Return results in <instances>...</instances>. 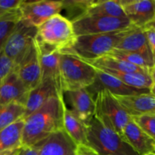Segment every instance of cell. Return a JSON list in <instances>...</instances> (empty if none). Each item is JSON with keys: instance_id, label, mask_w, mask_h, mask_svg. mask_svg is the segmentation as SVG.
Segmentation results:
<instances>
[{"instance_id": "37", "label": "cell", "mask_w": 155, "mask_h": 155, "mask_svg": "<svg viewBox=\"0 0 155 155\" xmlns=\"http://www.w3.org/2000/svg\"><path fill=\"white\" fill-rule=\"evenodd\" d=\"M20 148H17V149L14 150H10V151H5V152H2L0 154V155H18V153H19Z\"/></svg>"}, {"instance_id": "24", "label": "cell", "mask_w": 155, "mask_h": 155, "mask_svg": "<svg viewBox=\"0 0 155 155\" xmlns=\"http://www.w3.org/2000/svg\"><path fill=\"white\" fill-rule=\"evenodd\" d=\"M104 73L116 77L120 81L123 82L127 86L139 89L149 90L153 85L152 80L149 74L144 73H124L119 71L100 70Z\"/></svg>"}, {"instance_id": "8", "label": "cell", "mask_w": 155, "mask_h": 155, "mask_svg": "<svg viewBox=\"0 0 155 155\" xmlns=\"http://www.w3.org/2000/svg\"><path fill=\"white\" fill-rule=\"evenodd\" d=\"M37 28L28 27L19 21L8 39L2 51L13 63L15 68L23 60L33 46Z\"/></svg>"}, {"instance_id": "39", "label": "cell", "mask_w": 155, "mask_h": 155, "mask_svg": "<svg viewBox=\"0 0 155 155\" xmlns=\"http://www.w3.org/2000/svg\"><path fill=\"white\" fill-rule=\"evenodd\" d=\"M149 92L153 96L155 97V85H152V86H151V87L149 89Z\"/></svg>"}, {"instance_id": "23", "label": "cell", "mask_w": 155, "mask_h": 155, "mask_svg": "<svg viewBox=\"0 0 155 155\" xmlns=\"http://www.w3.org/2000/svg\"><path fill=\"white\" fill-rule=\"evenodd\" d=\"M88 63L98 70H108V71L124 73H144V74L150 73L149 69L140 68L139 66H136L108 55L103 56L96 60L89 61Z\"/></svg>"}, {"instance_id": "15", "label": "cell", "mask_w": 155, "mask_h": 155, "mask_svg": "<svg viewBox=\"0 0 155 155\" xmlns=\"http://www.w3.org/2000/svg\"><path fill=\"white\" fill-rule=\"evenodd\" d=\"M29 92L14 69L0 83V105L16 102L25 106Z\"/></svg>"}, {"instance_id": "10", "label": "cell", "mask_w": 155, "mask_h": 155, "mask_svg": "<svg viewBox=\"0 0 155 155\" xmlns=\"http://www.w3.org/2000/svg\"><path fill=\"white\" fill-rule=\"evenodd\" d=\"M63 100L67 108L83 124H87L95 115V98L87 89L64 92Z\"/></svg>"}, {"instance_id": "18", "label": "cell", "mask_w": 155, "mask_h": 155, "mask_svg": "<svg viewBox=\"0 0 155 155\" xmlns=\"http://www.w3.org/2000/svg\"><path fill=\"white\" fill-rule=\"evenodd\" d=\"M114 96L131 117L155 114V97L150 92L129 96Z\"/></svg>"}, {"instance_id": "36", "label": "cell", "mask_w": 155, "mask_h": 155, "mask_svg": "<svg viewBox=\"0 0 155 155\" xmlns=\"http://www.w3.org/2000/svg\"><path fill=\"white\" fill-rule=\"evenodd\" d=\"M142 29L144 30H151V31L155 32V18L153 21H151L149 24H147L145 27H143Z\"/></svg>"}, {"instance_id": "14", "label": "cell", "mask_w": 155, "mask_h": 155, "mask_svg": "<svg viewBox=\"0 0 155 155\" xmlns=\"http://www.w3.org/2000/svg\"><path fill=\"white\" fill-rule=\"evenodd\" d=\"M34 147L39 155H76L77 145L61 130L50 135Z\"/></svg>"}, {"instance_id": "26", "label": "cell", "mask_w": 155, "mask_h": 155, "mask_svg": "<svg viewBox=\"0 0 155 155\" xmlns=\"http://www.w3.org/2000/svg\"><path fill=\"white\" fill-rule=\"evenodd\" d=\"M25 114V106L16 102L0 105V131L19 120Z\"/></svg>"}, {"instance_id": "12", "label": "cell", "mask_w": 155, "mask_h": 155, "mask_svg": "<svg viewBox=\"0 0 155 155\" xmlns=\"http://www.w3.org/2000/svg\"><path fill=\"white\" fill-rule=\"evenodd\" d=\"M96 69V68H95ZM96 78L92 86L86 88L87 90L94 96L102 90L108 91L116 96H129L149 92V90L139 89L127 86L118 79L110 74L96 69Z\"/></svg>"}, {"instance_id": "38", "label": "cell", "mask_w": 155, "mask_h": 155, "mask_svg": "<svg viewBox=\"0 0 155 155\" xmlns=\"http://www.w3.org/2000/svg\"><path fill=\"white\" fill-rule=\"evenodd\" d=\"M150 77H151V80H152L153 85H155V65L150 70Z\"/></svg>"}, {"instance_id": "7", "label": "cell", "mask_w": 155, "mask_h": 155, "mask_svg": "<svg viewBox=\"0 0 155 155\" xmlns=\"http://www.w3.org/2000/svg\"><path fill=\"white\" fill-rule=\"evenodd\" d=\"M71 22L76 36L121 31L133 27L127 18L100 15H82Z\"/></svg>"}, {"instance_id": "16", "label": "cell", "mask_w": 155, "mask_h": 155, "mask_svg": "<svg viewBox=\"0 0 155 155\" xmlns=\"http://www.w3.org/2000/svg\"><path fill=\"white\" fill-rule=\"evenodd\" d=\"M62 94V92L53 80L49 79L42 80L36 87L29 92L25 104V114L24 118L40 108L49 99L58 97Z\"/></svg>"}, {"instance_id": "32", "label": "cell", "mask_w": 155, "mask_h": 155, "mask_svg": "<svg viewBox=\"0 0 155 155\" xmlns=\"http://www.w3.org/2000/svg\"><path fill=\"white\" fill-rule=\"evenodd\" d=\"M14 69L15 66L12 61L2 51L0 52V83Z\"/></svg>"}, {"instance_id": "35", "label": "cell", "mask_w": 155, "mask_h": 155, "mask_svg": "<svg viewBox=\"0 0 155 155\" xmlns=\"http://www.w3.org/2000/svg\"><path fill=\"white\" fill-rule=\"evenodd\" d=\"M18 155H39L36 147H21Z\"/></svg>"}, {"instance_id": "17", "label": "cell", "mask_w": 155, "mask_h": 155, "mask_svg": "<svg viewBox=\"0 0 155 155\" xmlns=\"http://www.w3.org/2000/svg\"><path fill=\"white\" fill-rule=\"evenodd\" d=\"M117 49L133 51L145 56L155 64V57L151 51L144 29L134 27L123 37L116 46Z\"/></svg>"}, {"instance_id": "5", "label": "cell", "mask_w": 155, "mask_h": 155, "mask_svg": "<svg viewBox=\"0 0 155 155\" xmlns=\"http://www.w3.org/2000/svg\"><path fill=\"white\" fill-rule=\"evenodd\" d=\"M76 37L71 20L58 14L37 27L36 40L41 45L63 51L73 45Z\"/></svg>"}, {"instance_id": "1", "label": "cell", "mask_w": 155, "mask_h": 155, "mask_svg": "<svg viewBox=\"0 0 155 155\" xmlns=\"http://www.w3.org/2000/svg\"><path fill=\"white\" fill-rule=\"evenodd\" d=\"M63 94L48 100L40 108L24 118L21 147H33L63 129Z\"/></svg>"}, {"instance_id": "30", "label": "cell", "mask_w": 155, "mask_h": 155, "mask_svg": "<svg viewBox=\"0 0 155 155\" xmlns=\"http://www.w3.org/2000/svg\"><path fill=\"white\" fill-rule=\"evenodd\" d=\"M93 2L94 1H92V0H69V1H62V2H63V9L66 8L69 12H79L78 14L79 17H80L86 12L88 8L93 3ZM77 17H78V15H77Z\"/></svg>"}, {"instance_id": "40", "label": "cell", "mask_w": 155, "mask_h": 155, "mask_svg": "<svg viewBox=\"0 0 155 155\" xmlns=\"http://www.w3.org/2000/svg\"><path fill=\"white\" fill-rule=\"evenodd\" d=\"M145 155H155V153H149V154H147Z\"/></svg>"}, {"instance_id": "41", "label": "cell", "mask_w": 155, "mask_h": 155, "mask_svg": "<svg viewBox=\"0 0 155 155\" xmlns=\"http://www.w3.org/2000/svg\"><path fill=\"white\" fill-rule=\"evenodd\" d=\"M154 153H155V149H154Z\"/></svg>"}, {"instance_id": "11", "label": "cell", "mask_w": 155, "mask_h": 155, "mask_svg": "<svg viewBox=\"0 0 155 155\" xmlns=\"http://www.w3.org/2000/svg\"><path fill=\"white\" fill-rule=\"evenodd\" d=\"M15 71L29 91L34 89L42 82V71L36 39L30 51L15 68Z\"/></svg>"}, {"instance_id": "19", "label": "cell", "mask_w": 155, "mask_h": 155, "mask_svg": "<svg viewBox=\"0 0 155 155\" xmlns=\"http://www.w3.org/2000/svg\"><path fill=\"white\" fill-rule=\"evenodd\" d=\"M39 54L42 81L45 80H53L61 89L60 85V57L61 51L42 45L36 42ZM62 92V91H61Z\"/></svg>"}, {"instance_id": "6", "label": "cell", "mask_w": 155, "mask_h": 155, "mask_svg": "<svg viewBox=\"0 0 155 155\" xmlns=\"http://www.w3.org/2000/svg\"><path fill=\"white\" fill-rule=\"evenodd\" d=\"M95 116L105 127L123 136L124 128L132 117L121 106L116 97L108 91L102 90L95 97Z\"/></svg>"}, {"instance_id": "29", "label": "cell", "mask_w": 155, "mask_h": 155, "mask_svg": "<svg viewBox=\"0 0 155 155\" xmlns=\"http://www.w3.org/2000/svg\"><path fill=\"white\" fill-rule=\"evenodd\" d=\"M132 119L155 142V114L133 117Z\"/></svg>"}, {"instance_id": "2", "label": "cell", "mask_w": 155, "mask_h": 155, "mask_svg": "<svg viewBox=\"0 0 155 155\" xmlns=\"http://www.w3.org/2000/svg\"><path fill=\"white\" fill-rule=\"evenodd\" d=\"M87 145L98 155H139L131 145L94 115L86 124Z\"/></svg>"}, {"instance_id": "25", "label": "cell", "mask_w": 155, "mask_h": 155, "mask_svg": "<svg viewBox=\"0 0 155 155\" xmlns=\"http://www.w3.org/2000/svg\"><path fill=\"white\" fill-rule=\"evenodd\" d=\"M83 15H100L113 18H127L120 1L115 0L94 1Z\"/></svg>"}, {"instance_id": "27", "label": "cell", "mask_w": 155, "mask_h": 155, "mask_svg": "<svg viewBox=\"0 0 155 155\" xmlns=\"http://www.w3.org/2000/svg\"><path fill=\"white\" fill-rule=\"evenodd\" d=\"M107 55L124 61L132 64L136 66H139L140 68H146V69L151 70L155 65L151 61L147 58L145 56L139 54V53L133 52V51H124V50L114 48Z\"/></svg>"}, {"instance_id": "4", "label": "cell", "mask_w": 155, "mask_h": 155, "mask_svg": "<svg viewBox=\"0 0 155 155\" xmlns=\"http://www.w3.org/2000/svg\"><path fill=\"white\" fill-rule=\"evenodd\" d=\"M59 69L62 93L86 89L93 84L96 78L97 71L92 65L68 53L61 52Z\"/></svg>"}, {"instance_id": "20", "label": "cell", "mask_w": 155, "mask_h": 155, "mask_svg": "<svg viewBox=\"0 0 155 155\" xmlns=\"http://www.w3.org/2000/svg\"><path fill=\"white\" fill-rule=\"evenodd\" d=\"M123 136L139 155L154 153L155 142L133 121V119H131L124 128Z\"/></svg>"}, {"instance_id": "21", "label": "cell", "mask_w": 155, "mask_h": 155, "mask_svg": "<svg viewBox=\"0 0 155 155\" xmlns=\"http://www.w3.org/2000/svg\"><path fill=\"white\" fill-rule=\"evenodd\" d=\"M64 101V100H63ZM63 129L77 145H87L86 124L70 111L64 103Z\"/></svg>"}, {"instance_id": "34", "label": "cell", "mask_w": 155, "mask_h": 155, "mask_svg": "<svg viewBox=\"0 0 155 155\" xmlns=\"http://www.w3.org/2000/svg\"><path fill=\"white\" fill-rule=\"evenodd\" d=\"M145 31L146 33L147 38H148V42H149L150 47H151V51L155 57V32L148 30H145Z\"/></svg>"}, {"instance_id": "9", "label": "cell", "mask_w": 155, "mask_h": 155, "mask_svg": "<svg viewBox=\"0 0 155 155\" xmlns=\"http://www.w3.org/2000/svg\"><path fill=\"white\" fill-rule=\"evenodd\" d=\"M63 10L62 1H22L19 7L21 21L28 27H36Z\"/></svg>"}, {"instance_id": "33", "label": "cell", "mask_w": 155, "mask_h": 155, "mask_svg": "<svg viewBox=\"0 0 155 155\" xmlns=\"http://www.w3.org/2000/svg\"><path fill=\"white\" fill-rule=\"evenodd\" d=\"M76 155H98L88 145H77Z\"/></svg>"}, {"instance_id": "31", "label": "cell", "mask_w": 155, "mask_h": 155, "mask_svg": "<svg viewBox=\"0 0 155 155\" xmlns=\"http://www.w3.org/2000/svg\"><path fill=\"white\" fill-rule=\"evenodd\" d=\"M22 0H0V20L19 10Z\"/></svg>"}, {"instance_id": "22", "label": "cell", "mask_w": 155, "mask_h": 155, "mask_svg": "<svg viewBox=\"0 0 155 155\" xmlns=\"http://www.w3.org/2000/svg\"><path fill=\"white\" fill-rule=\"evenodd\" d=\"M24 123L23 118L0 131V154L21 148Z\"/></svg>"}, {"instance_id": "28", "label": "cell", "mask_w": 155, "mask_h": 155, "mask_svg": "<svg viewBox=\"0 0 155 155\" xmlns=\"http://www.w3.org/2000/svg\"><path fill=\"white\" fill-rule=\"evenodd\" d=\"M21 19L19 10L0 20V52L2 51L8 39Z\"/></svg>"}, {"instance_id": "3", "label": "cell", "mask_w": 155, "mask_h": 155, "mask_svg": "<svg viewBox=\"0 0 155 155\" xmlns=\"http://www.w3.org/2000/svg\"><path fill=\"white\" fill-rule=\"evenodd\" d=\"M134 27L121 31L77 36L73 45L61 52L73 54L87 62L96 60L116 48L118 42Z\"/></svg>"}, {"instance_id": "13", "label": "cell", "mask_w": 155, "mask_h": 155, "mask_svg": "<svg viewBox=\"0 0 155 155\" xmlns=\"http://www.w3.org/2000/svg\"><path fill=\"white\" fill-rule=\"evenodd\" d=\"M127 19L143 28L155 18V0H119Z\"/></svg>"}]
</instances>
